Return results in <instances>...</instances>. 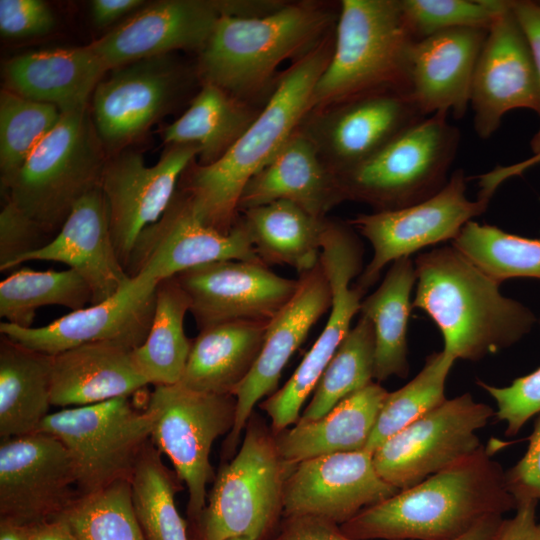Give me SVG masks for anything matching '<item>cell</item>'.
Masks as SVG:
<instances>
[{"label":"cell","instance_id":"8fae6325","mask_svg":"<svg viewBox=\"0 0 540 540\" xmlns=\"http://www.w3.org/2000/svg\"><path fill=\"white\" fill-rule=\"evenodd\" d=\"M147 405L155 415L151 441L168 456L188 489L187 514L196 532L215 479L209 455L214 441L233 428L236 398L198 392L181 384L155 386Z\"/></svg>","mask_w":540,"mask_h":540},{"label":"cell","instance_id":"91938a15","mask_svg":"<svg viewBox=\"0 0 540 540\" xmlns=\"http://www.w3.org/2000/svg\"><path fill=\"white\" fill-rule=\"evenodd\" d=\"M537 532H538V540H540V522H538Z\"/></svg>","mask_w":540,"mask_h":540},{"label":"cell","instance_id":"603a6c76","mask_svg":"<svg viewBox=\"0 0 540 540\" xmlns=\"http://www.w3.org/2000/svg\"><path fill=\"white\" fill-rule=\"evenodd\" d=\"M298 280L294 296L269 321L261 352L250 373L232 393L236 398V416L223 444L224 459L236 454L241 433L255 405L276 391L289 359L313 325L331 308L332 292L320 261L310 271L300 274Z\"/></svg>","mask_w":540,"mask_h":540},{"label":"cell","instance_id":"3957f363","mask_svg":"<svg viewBox=\"0 0 540 540\" xmlns=\"http://www.w3.org/2000/svg\"><path fill=\"white\" fill-rule=\"evenodd\" d=\"M412 308L440 330L443 350L456 360L477 361L519 342L538 319L521 302L452 245L419 254Z\"/></svg>","mask_w":540,"mask_h":540},{"label":"cell","instance_id":"f1b7e54d","mask_svg":"<svg viewBox=\"0 0 540 540\" xmlns=\"http://www.w3.org/2000/svg\"><path fill=\"white\" fill-rule=\"evenodd\" d=\"M148 382L132 349L111 342L80 345L52 356L51 404L62 408L130 397Z\"/></svg>","mask_w":540,"mask_h":540},{"label":"cell","instance_id":"f35d334b","mask_svg":"<svg viewBox=\"0 0 540 540\" xmlns=\"http://www.w3.org/2000/svg\"><path fill=\"white\" fill-rule=\"evenodd\" d=\"M374 361V327L361 315L322 373L298 422L323 417L340 401L373 382Z\"/></svg>","mask_w":540,"mask_h":540},{"label":"cell","instance_id":"74e56055","mask_svg":"<svg viewBox=\"0 0 540 540\" xmlns=\"http://www.w3.org/2000/svg\"><path fill=\"white\" fill-rule=\"evenodd\" d=\"M161 454L150 439L136 461L130 477L134 511L145 540H189L175 504L178 477L164 465Z\"/></svg>","mask_w":540,"mask_h":540},{"label":"cell","instance_id":"277c9868","mask_svg":"<svg viewBox=\"0 0 540 540\" xmlns=\"http://www.w3.org/2000/svg\"><path fill=\"white\" fill-rule=\"evenodd\" d=\"M338 16L316 1L285 2L263 16L223 15L199 52L198 76L249 102L270 89L281 63L298 60L332 33Z\"/></svg>","mask_w":540,"mask_h":540},{"label":"cell","instance_id":"ac0fdd59","mask_svg":"<svg viewBox=\"0 0 540 540\" xmlns=\"http://www.w3.org/2000/svg\"><path fill=\"white\" fill-rule=\"evenodd\" d=\"M158 283L149 277L136 275L100 303L71 311L42 327L22 328L2 322L0 333L50 356L95 342L116 343L133 350L148 335Z\"/></svg>","mask_w":540,"mask_h":540},{"label":"cell","instance_id":"c3c4849f","mask_svg":"<svg viewBox=\"0 0 540 540\" xmlns=\"http://www.w3.org/2000/svg\"><path fill=\"white\" fill-rule=\"evenodd\" d=\"M528 441L522 458L505 471L507 488L517 503L540 500V413Z\"/></svg>","mask_w":540,"mask_h":540},{"label":"cell","instance_id":"bcb514c9","mask_svg":"<svg viewBox=\"0 0 540 540\" xmlns=\"http://www.w3.org/2000/svg\"><path fill=\"white\" fill-rule=\"evenodd\" d=\"M52 238L6 196L0 212V271L18 266L24 256Z\"/></svg>","mask_w":540,"mask_h":540},{"label":"cell","instance_id":"9f6ffc18","mask_svg":"<svg viewBox=\"0 0 540 540\" xmlns=\"http://www.w3.org/2000/svg\"><path fill=\"white\" fill-rule=\"evenodd\" d=\"M502 519L503 516L500 515L488 517L462 536L453 540H488L495 532Z\"/></svg>","mask_w":540,"mask_h":540},{"label":"cell","instance_id":"5b68a950","mask_svg":"<svg viewBox=\"0 0 540 540\" xmlns=\"http://www.w3.org/2000/svg\"><path fill=\"white\" fill-rule=\"evenodd\" d=\"M414 41L399 0L341 1L332 57L314 87L310 112L373 90L406 91Z\"/></svg>","mask_w":540,"mask_h":540},{"label":"cell","instance_id":"4dcf8cb0","mask_svg":"<svg viewBox=\"0 0 540 540\" xmlns=\"http://www.w3.org/2000/svg\"><path fill=\"white\" fill-rule=\"evenodd\" d=\"M268 323L236 320L200 330L179 384L198 392L232 395L258 359Z\"/></svg>","mask_w":540,"mask_h":540},{"label":"cell","instance_id":"7a4b0ae2","mask_svg":"<svg viewBox=\"0 0 540 540\" xmlns=\"http://www.w3.org/2000/svg\"><path fill=\"white\" fill-rule=\"evenodd\" d=\"M335 30L312 51L293 61L277 79L260 113L217 161L193 162L183 173L182 190L203 223L227 234L240 214L247 182L276 155L310 112L314 87L333 53Z\"/></svg>","mask_w":540,"mask_h":540},{"label":"cell","instance_id":"f907efd6","mask_svg":"<svg viewBox=\"0 0 540 540\" xmlns=\"http://www.w3.org/2000/svg\"><path fill=\"white\" fill-rule=\"evenodd\" d=\"M511 6L527 37L540 88V1L516 0ZM531 149L533 154L540 153V127L531 140Z\"/></svg>","mask_w":540,"mask_h":540},{"label":"cell","instance_id":"ab89813d","mask_svg":"<svg viewBox=\"0 0 540 540\" xmlns=\"http://www.w3.org/2000/svg\"><path fill=\"white\" fill-rule=\"evenodd\" d=\"M451 245L499 283L513 278L540 280V239L471 220Z\"/></svg>","mask_w":540,"mask_h":540},{"label":"cell","instance_id":"484cf974","mask_svg":"<svg viewBox=\"0 0 540 540\" xmlns=\"http://www.w3.org/2000/svg\"><path fill=\"white\" fill-rule=\"evenodd\" d=\"M27 261L66 264L88 284L91 304L110 298L130 279L113 243L108 208L100 187L76 203L49 243L24 256L18 265Z\"/></svg>","mask_w":540,"mask_h":540},{"label":"cell","instance_id":"30bf717a","mask_svg":"<svg viewBox=\"0 0 540 540\" xmlns=\"http://www.w3.org/2000/svg\"><path fill=\"white\" fill-rule=\"evenodd\" d=\"M363 246L347 222L327 219L322 235L320 264L329 281L332 305L325 327L285 385L260 403L277 434L300 418V410L351 329L365 292L353 279L363 271Z\"/></svg>","mask_w":540,"mask_h":540},{"label":"cell","instance_id":"d4e9b609","mask_svg":"<svg viewBox=\"0 0 540 540\" xmlns=\"http://www.w3.org/2000/svg\"><path fill=\"white\" fill-rule=\"evenodd\" d=\"M487 33L482 28L458 27L414 41L408 55L405 90L425 116L452 112L456 118L464 117Z\"/></svg>","mask_w":540,"mask_h":540},{"label":"cell","instance_id":"44dd1931","mask_svg":"<svg viewBox=\"0 0 540 540\" xmlns=\"http://www.w3.org/2000/svg\"><path fill=\"white\" fill-rule=\"evenodd\" d=\"M474 128L482 139L498 129L515 109L540 114V88L527 37L512 6L489 28L478 56L470 90Z\"/></svg>","mask_w":540,"mask_h":540},{"label":"cell","instance_id":"9c48e42d","mask_svg":"<svg viewBox=\"0 0 540 540\" xmlns=\"http://www.w3.org/2000/svg\"><path fill=\"white\" fill-rule=\"evenodd\" d=\"M155 415L129 397L63 408L48 414L37 432L56 437L67 449L80 496L128 479L151 438Z\"/></svg>","mask_w":540,"mask_h":540},{"label":"cell","instance_id":"d590c367","mask_svg":"<svg viewBox=\"0 0 540 540\" xmlns=\"http://www.w3.org/2000/svg\"><path fill=\"white\" fill-rule=\"evenodd\" d=\"M191 300L176 276L160 281L155 291V311L145 341L132 350L134 364L148 384L180 382L192 340L184 331Z\"/></svg>","mask_w":540,"mask_h":540},{"label":"cell","instance_id":"60d3db41","mask_svg":"<svg viewBox=\"0 0 540 540\" xmlns=\"http://www.w3.org/2000/svg\"><path fill=\"white\" fill-rule=\"evenodd\" d=\"M455 361L444 350L432 353L413 379L388 392L364 450L373 454L388 438L443 403L447 399L446 380Z\"/></svg>","mask_w":540,"mask_h":540},{"label":"cell","instance_id":"2e32d148","mask_svg":"<svg viewBox=\"0 0 540 540\" xmlns=\"http://www.w3.org/2000/svg\"><path fill=\"white\" fill-rule=\"evenodd\" d=\"M222 260L261 261L241 217L229 233H221L203 223L188 196L176 190L160 219L139 235L126 271L130 277L143 275L160 282Z\"/></svg>","mask_w":540,"mask_h":540},{"label":"cell","instance_id":"b9f144b4","mask_svg":"<svg viewBox=\"0 0 540 540\" xmlns=\"http://www.w3.org/2000/svg\"><path fill=\"white\" fill-rule=\"evenodd\" d=\"M62 117L51 104L25 98L7 89L0 96V171L5 189L28 157Z\"/></svg>","mask_w":540,"mask_h":540},{"label":"cell","instance_id":"8992f818","mask_svg":"<svg viewBox=\"0 0 540 540\" xmlns=\"http://www.w3.org/2000/svg\"><path fill=\"white\" fill-rule=\"evenodd\" d=\"M295 466L281 456L271 427L252 414L238 452L215 476L196 539L271 540L283 517L285 484Z\"/></svg>","mask_w":540,"mask_h":540},{"label":"cell","instance_id":"5bb4252c","mask_svg":"<svg viewBox=\"0 0 540 540\" xmlns=\"http://www.w3.org/2000/svg\"><path fill=\"white\" fill-rule=\"evenodd\" d=\"M425 117L406 91L385 88L311 111L299 128L338 175Z\"/></svg>","mask_w":540,"mask_h":540},{"label":"cell","instance_id":"4fadbf2b","mask_svg":"<svg viewBox=\"0 0 540 540\" xmlns=\"http://www.w3.org/2000/svg\"><path fill=\"white\" fill-rule=\"evenodd\" d=\"M464 171L458 169L435 195L410 206L390 211L359 214L348 221L372 246L373 255L354 285L363 292L394 261L421 249L454 240L466 223L481 215L489 202L469 200Z\"/></svg>","mask_w":540,"mask_h":540},{"label":"cell","instance_id":"f546056e","mask_svg":"<svg viewBox=\"0 0 540 540\" xmlns=\"http://www.w3.org/2000/svg\"><path fill=\"white\" fill-rule=\"evenodd\" d=\"M387 394L384 387L373 381L340 401L323 417L297 422L293 428L275 434L281 456L297 465L322 455L364 450Z\"/></svg>","mask_w":540,"mask_h":540},{"label":"cell","instance_id":"7dc6e473","mask_svg":"<svg viewBox=\"0 0 540 540\" xmlns=\"http://www.w3.org/2000/svg\"><path fill=\"white\" fill-rule=\"evenodd\" d=\"M55 25L49 6L40 0H1L0 31L4 37L27 38L44 35Z\"/></svg>","mask_w":540,"mask_h":540},{"label":"cell","instance_id":"cb8c5ba5","mask_svg":"<svg viewBox=\"0 0 540 540\" xmlns=\"http://www.w3.org/2000/svg\"><path fill=\"white\" fill-rule=\"evenodd\" d=\"M186 78L167 55L114 69L92 96L94 127L102 145L114 149L144 133L170 107Z\"/></svg>","mask_w":540,"mask_h":540},{"label":"cell","instance_id":"d6986e66","mask_svg":"<svg viewBox=\"0 0 540 540\" xmlns=\"http://www.w3.org/2000/svg\"><path fill=\"white\" fill-rule=\"evenodd\" d=\"M223 15L237 16L238 1H157L89 46L107 70L165 56L175 50H196L199 53Z\"/></svg>","mask_w":540,"mask_h":540},{"label":"cell","instance_id":"9a60e30c","mask_svg":"<svg viewBox=\"0 0 540 540\" xmlns=\"http://www.w3.org/2000/svg\"><path fill=\"white\" fill-rule=\"evenodd\" d=\"M80 496L65 446L35 432L0 443V521L17 527L56 518Z\"/></svg>","mask_w":540,"mask_h":540},{"label":"cell","instance_id":"ffe728a7","mask_svg":"<svg viewBox=\"0 0 540 540\" xmlns=\"http://www.w3.org/2000/svg\"><path fill=\"white\" fill-rule=\"evenodd\" d=\"M176 278L191 300L199 331L236 320L269 322L299 286L298 279L277 275L261 261H215Z\"/></svg>","mask_w":540,"mask_h":540},{"label":"cell","instance_id":"7402d4cb","mask_svg":"<svg viewBox=\"0 0 540 540\" xmlns=\"http://www.w3.org/2000/svg\"><path fill=\"white\" fill-rule=\"evenodd\" d=\"M399 491L382 479L366 450L322 455L301 461L288 477L283 517L315 515L342 525Z\"/></svg>","mask_w":540,"mask_h":540},{"label":"cell","instance_id":"11a10c76","mask_svg":"<svg viewBox=\"0 0 540 540\" xmlns=\"http://www.w3.org/2000/svg\"><path fill=\"white\" fill-rule=\"evenodd\" d=\"M144 3L142 0H93L90 4L93 22L100 27L110 25Z\"/></svg>","mask_w":540,"mask_h":540},{"label":"cell","instance_id":"7c38bea8","mask_svg":"<svg viewBox=\"0 0 540 540\" xmlns=\"http://www.w3.org/2000/svg\"><path fill=\"white\" fill-rule=\"evenodd\" d=\"M494 414L470 393L446 399L383 442L372 454L374 466L395 488L412 487L478 451L477 431Z\"/></svg>","mask_w":540,"mask_h":540},{"label":"cell","instance_id":"ee69618b","mask_svg":"<svg viewBox=\"0 0 540 540\" xmlns=\"http://www.w3.org/2000/svg\"><path fill=\"white\" fill-rule=\"evenodd\" d=\"M415 40L442 30L473 27L489 30L511 1L505 0H399Z\"/></svg>","mask_w":540,"mask_h":540},{"label":"cell","instance_id":"6f0895ef","mask_svg":"<svg viewBox=\"0 0 540 540\" xmlns=\"http://www.w3.org/2000/svg\"><path fill=\"white\" fill-rule=\"evenodd\" d=\"M0 540H24L20 528L0 521Z\"/></svg>","mask_w":540,"mask_h":540},{"label":"cell","instance_id":"e575fe53","mask_svg":"<svg viewBox=\"0 0 540 540\" xmlns=\"http://www.w3.org/2000/svg\"><path fill=\"white\" fill-rule=\"evenodd\" d=\"M260 111L215 85L203 83L188 109L164 128L163 140L168 146H195L198 164L209 165L234 145Z\"/></svg>","mask_w":540,"mask_h":540},{"label":"cell","instance_id":"e0dca14e","mask_svg":"<svg viewBox=\"0 0 540 540\" xmlns=\"http://www.w3.org/2000/svg\"><path fill=\"white\" fill-rule=\"evenodd\" d=\"M198 153L192 145H171L153 166H146L143 157L131 151L107 159L100 189L113 243L125 269L139 235L166 211L178 180Z\"/></svg>","mask_w":540,"mask_h":540},{"label":"cell","instance_id":"8d00e7d4","mask_svg":"<svg viewBox=\"0 0 540 540\" xmlns=\"http://www.w3.org/2000/svg\"><path fill=\"white\" fill-rule=\"evenodd\" d=\"M92 292L74 270L35 271L20 268L0 282V316L22 328L32 327L38 308L64 306L71 311L91 303Z\"/></svg>","mask_w":540,"mask_h":540},{"label":"cell","instance_id":"f5cc1de1","mask_svg":"<svg viewBox=\"0 0 540 540\" xmlns=\"http://www.w3.org/2000/svg\"><path fill=\"white\" fill-rule=\"evenodd\" d=\"M539 163L540 153H537L521 162L507 166L498 165L494 169L479 175L477 177L480 188L478 198L490 201L495 191L503 182L511 177L521 175L525 170Z\"/></svg>","mask_w":540,"mask_h":540},{"label":"cell","instance_id":"836d02e7","mask_svg":"<svg viewBox=\"0 0 540 540\" xmlns=\"http://www.w3.org/2000/svg\"><path fill=\"white\" fill-rule=\"evenodd\" d=\"M416 281L414 262L410 257L400 258L391 263L381 284L361 302V315L374 327L375 382L409 374L407 332Z\"/></svg>","mask_w":540,"mask_h":540},{"label":"cell","instance_id":"4316f807","mask_svg":"<svg viewBox=\"0 0 540 540\" xmlns=\"http://www.w3.org/2000/svg\"><path fill=\"white\" fill-rule=\"evenodd\" d=\"M279 200L293 202L319 218H326L331 209L345 201L337 175L300 128L247 182L238 211L240 214Z\"/></svg>","mask_w":540,"mask_h":540},{"label":"cell","instance_id":"ba28073f","mask_svg":"<svg viewBox=\"0 0 540 540\" xmlns=\"http://www.w3.org/2000/svg\"><path fill=\"white\" fill-rule=\"evenodd\" d=\"M106 161L86 111L62 114L4 190L54 237L76 203L100 187Z\"/></svg>","mask_w":540,"mask_h":540},{"label":"cell","instance_id":"681fc988","mask_svg":"<svg viewBox=\"0 0 540 540\" xmlns=\"http://www.w3.org/2000/svg\"><path fill=\"white\" fill-rule=\"evenodd\" d=\"M271 540H357L345 534L341 525L315 515L283 517Z\"/></svg>","mask_w":540,"mask_h":540},{"label":"cell","instance_id":"680465c9","mask_svg":"<svg viewBox=\"0 0 540 540\" xmlns=\"http://www.w3.org/2000/svg\"><path fill=\"white\" fill-rule=\"evenodd\" d=\"M229 540H251V539L247 538V537H237V538H232V539H229Z\"/></svg>","mask_w":540,"mask_h":540},{"label":"cell","instance_id":"83f0119b","mask_svg":"<svg viewBox=\"0 0 540 540\" xmlns=\"http://www.w3.org/2000/svg\"><path fill=\"white\" fill-rule=\"evenodd\" d=\"M107 68L88 45L27 52L6 62L7 90L56 106L62 114L86 111Z\"/></svg>","mask_w":540,"mask_h":540},{"label":"cell","instance_id":"1f68e13d","mask_svg":"<svg viewBox=\"0 0 540 540\" xmlns=\"http://www.w3.org/2000/svg\"><path fill=\"white\" fill-rule=\"evenodd\" d=\"M52 356L1 334L0 438L37 432L51 404Z\"/></svg>","mask_w":540,"mask_h":540},{"label":"cell","instance_id":"7bdbcfd3","mask_svg":"<svg viewBox=\"0 0 540 540\" xmlns=\"http://www.w3.org/2000/svg\"><path fill=\"white\" fill-rule=\"evenodd\" d=\"M61 516L78 540H145L134 511L128 479L79 496Z\"/></svg>","mask_w":540,"mask_h":540},{"label":"cell","instance_id":"db71d44e","mask_svg":"<svg viewBox=\"0 0 540 540\" xmlns=\"http://www.w3.org/2000/svg\"><path fill=\"white\" fill-rule=\"evenodd\" d=\"M19 528L24 540H78L62 516Z\"/></svg>","mask_w":540,"mask_h":540},{"label":"cell","instance_id":"52a82bcc","mask_svg":"<svg viewBox=\"0 0 540 540\" xmlns=\"http://www.w3.org/2000/svg\"><path fill=\"white\" fill-rule=\"evenodd\" d=\"M460 133L447 112L426 116L406 128L372 156L337 175L344 199L375 212L419 203L448 181Z\"/></svg>","mask_w":540,"mask_h":540},{"label":"cell","instance_id":"6da1fadb","mask_svg":"<svg viewBox=\"0 0 540 540\" xmlns=\"http://www.w3.org/2000/svg\"><path fill=\"white\" fill-rule=\"evenodd\" d=\"M489 447L365 508L341 525L357 540H453L515 510L505 471Z\"/></svg>","mask_w":540,"mask_h":540},{"label":"cell","instance_id":"f6af8a7d","mask_svg":"<svg viewBox=\"0 0 540 540\" xmlns=\"http://www.w3.org/2000/svg\"><path fill=\"white\" fill-rule=\"evenodd\" d=\"M537 322L540 326V317ZM477 384L495 401V415L506 423L507 436L516 435L528 420L540 413V367L508 386H493L481 380Z\"/></svg>","mask_w":540,"mask_h":540},{"label":"cell","instance_id":"d6a6232c","mask_svg":"<svg viewBox=\"0 0 540 540\" xmlns=\"http://www.w3.org/2000/svg\"><path fill=\"white\" fill-rule=\"evenodd\" d=\"M240 217L268 267L288 265L303 274L319 263L327 217H316L287 200L247 209Z\"/></svg>","mask_w":540,"mask_h":540},{"label":"cell","instance_id":"816d5d0a","mask_svg":"<svg viewBox=\"0 0 540 540\" xmlns=\"http://www.w3.org/2000/svg\"><path fill=\"white\" fill-rule=\"evenodd\" d=\"M537 504L533 500L517 503L514 515L503 518L488 540H538Z\"/></svg>","mask_w":540,"mask_h":540}]
</instances>
